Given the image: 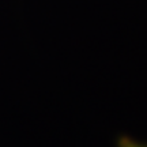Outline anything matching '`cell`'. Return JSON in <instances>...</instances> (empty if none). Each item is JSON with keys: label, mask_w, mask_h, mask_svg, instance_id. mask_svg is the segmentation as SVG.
<instances>
[{"label": "cell", "mask_w": 147, "mask_h": 147, "mask_svg": "<svg viewBox=\"0 0 147 147\" xmlns=\"http://www.w3.org/2000/svg\"><path fill=\"white\" fill-rule=\"evenodd\" d=\"M119 147H147V143L139 142L131 136H121L117 142Z\"/></svg>", "instance_id": "1"}]
</instances>
